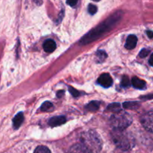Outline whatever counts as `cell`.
<instances>
[{
  "label": "cell",
  "instance_id": "2",
  "mask_svg": "<svg viewBox=\"0 0 153 153\" xmlns=\"http://www.w3.org/2000/svg\"><path fill=\"white\" fill-rule=\"evenodd\" d=\"M111 137L115 145L123 151L130 150L134 146V138L125 130L114 129Z\"/></svg>",
  "mask_w": 153,
  "mask_h": 153
},
{
  "label": "cell",
  "instance_id": "18",
  "mask_svg": "<svg viewBox=\"0 0 153 153\" xmlns=\"http://www.w3.org/2000/svg\"><path fill=\"white\" fill-rule=\"evenodd\" d=\"M97 59L99 60V61L100 62H102L103 61H105V59L106 58H107V54H106V52H105V51H98L97 53Z\"/></svg>",
  "mask_w": 153,
  "mask_h": 153
},
{
  "label": "cell",
  "instance_id": "21",
  "mask_svg": "<svg viewBox=\"0 0 153 153\" xmlns=\"http://www.w3.org/2000/svg\"><path fill=\"white\" fill-rule=\"evenodd\" d=\"M69 91H70V94H71L74 97H77L80 95V93H79L77 90L75 89V88H72V87H69Z\"/></svg>",
  "mask_w": 153,
  "mask_h": 153
},
{
  "label": "cell",
  "instance_id": "5",
  "mask_svg": "<svg viewBox=\"0 0 153 153\" xmlns=\"http://www.w3.org/2000/svg\"><path fill=\"white\" fill-rule=\"evenodd\" d=\"M140 122L145 129L153 133V110L149 111L142 115Z\"/></svg>",
  "mask_w": 153,
  "mask_h": 153
},
{
  "label": "cell",
  "instance_id": "11",
  "mask_svg": "<svg viewBox=\"0 0 153 153\" xmlns=\"http://www.w3.org/2000/svg\"><path fill=\"white\" fill-rule=\"evenodd\" d=\"M23 120H24L23 114H22V112H19V113H18L13 119V128H15V129L19 128V127H20V126L22 125Z\"/></svg>",
  "mask_w": 153,
  "mask_h": 153
},
{
  "label": "cell",
  "instance_id": "12",
  "mask_svg": "<svg viewBox=\"0 0 153 153\" xmlns=\"http://www.w3.org/2000/svg\"><path fill=\"white\" fill-rule=\"evenodd\" d=\"M131 84H132L133 87L137 89L143 90L146 88V82L145 81L142 80V79H139L137 77H133L131 79Z\"/></svg>",
  "mask_w": 153,
  "mask_h": 153
},
{
  "label": "cell",
  "instance_id": "28",
  "mask_svg": "<svg viewBox=\"0 0 153 153\" xmlns=\"http://www.w3.org/2000/svg\"><path fill=\"white\" fill-rule=\"evenodd\" d=\"M93 1H100V0H93Z\"/></svg>",
  "mask_w": 153,
  "mask_h": 153
},
{
  "label": "cell",
  "instance_id": "20",
  "mask_svg": "<svg viewBox=\"0 0 153 153\" xmlns=\"http://www.w3.org/2000/svg\"><path fill=\"white\" fill-rule=\"evenodd\" d=\"M88 12H89L91 15L95 14V13L97 12V7L93 4H90L89 5H88Z\"/></svg>",
  "mask_w": 153,
  "mask_h": 153
},
{
  "label": "cell",
  "instance_id": "8",
  "mask_svg": "<svg viewBox=\"0 0 153 153\" xmlns=\"http://www.w3.org/2000/svg\"><path fill=\"white\" fill-rule=\"evenodd\" d=\"M67 121L66 117L64 116H58L52 117L49 120V125L52 127L59 126L64 124Z\"/></svg>",
  "mask_w": 153,
  "mask_h": 153
},
{
  "label": "cell",
  "instance_id": "3",
  "mask_svg": "<svg viewBox=\"0 0 153 153\" xmlns=\"http://www.w3.org/2000/svg\"><path fill=\"white\" fill-rule=\"evenodd\" d=\"M110 123L113 129L125 130L132 123V117L126 112H117L111 117Z\"/></svg>",
  "mask_w": 153,
  "mask_h": 153
},
{
  "label": "cell",
  "instance_id": "22",
  "mask_svg": "<svg viewBox=\"0 0 153 153\" xmlns=\"http://www.w3.org/2000/svg\"><path fill=\"white\" fill-rule=\"evenodd\" d=\"M149 49H143L140 51V54H139V56H140V58H145V57H146L148 55H149Z\"/></svg>",
  "mask_w": 153,
  "mask_h": 153
},
{
  "label": "cell",
  "instance_id": "9",
  "mask_svg": "<svg viewBox=\"0 0 153 153\" xmlns=\"http://www.w3.org/2000/svg\"><path fill=\"white\" fill-rule=\"evenodd\" d=\"M137 43V38L134 34H131L127 37L125 46L127 49H133L135 48Z\"/></svg>",
  "mask_w": 153,
  "mask_h": 153
},
{
  "label": "cell",
  "instance_id": "6",
  "mask_svg": "<svg viewBox=\"0 0 153 153\" xmlns=\"http://www.w3.org/2000/svg\"><path fill=\"white\" fill-rule=\"evenodd\" d=\"M67 153H93V152L84 143H81L73 145Z\"/></svg>",
  "mask_w": 153,
  "mask_h": 153
},
{
  "label": "cell",
  "instance_id": "4",
  "mask_svg": "<svg viewBox=\"0 0 153 153\" xmlns=\"http://www.w3.org/2000/svg\"><path fill=\"white\" fill-rule=\"evenodd\" d=\"M82 143L88 146L93 152H100L102 149V141L98 134L94 131H88L82 134Z\"/></svg>",
  "mask_w": 153,
  "mask_h": 153
},
{
  "label": "cell",
  "instance_id": "7",
  "mask_svg": "<svg viewBox=\"0 0 153 153\" xmlns=\"http://www.w3.org/2000/svg\"><path fill=\"white\" fill-rule=\"evenodd\" d=\"M98 83L103 88H108L111 86L112 84H113V80H112V78L111 77L110 75L108 74V73H103L99 77Z\"/></svg>",
  "mask_w": 153,
  "mask_h": 153
},
{
  "label": "cell",
  "instance_id": "1",
  "mask_svg": "<svg viewBox=\"0 0 153 153\" xmlns=\"http://www.w3.org/2000/svg\"><path fill=\"white\" fill-rule=\"evenodd\" d=\"M122 16L123 12L120 11V10L114 13L110 17L108 18L105 21H104L102 23L100 24L98 26H97L94 29L91 30L83 38H82V40H80V44H88V43H91V42L100 38L101 36H102L105 33L108 32L119 22L120 19L122 18Z\"/></svg>",
  "mask_w": 153,
  "mask_h": 153
},
{
  "label": "cell",
  "instance_id": "13",
  "mask_svg": "<svg viewBox=\"0 0 153 153\" xmlns=\"http://www.w3.org/2000/svg\"><path fill=\"white\" fill-rule=\"evenodd\" d=\"M100 102L97 101H92L89 103V104L87 105L86 108L88 109L90 111H96L99 109L100 108Z\"/></svg>",
  "mask_w": 153,
  "mask_h": 153
},
{
  "label": "cell",
  "instance_id": "14",
  "mask_svg": "<svg viewBox=\"0 0 153 153\" xmlns=\"http://www.w3.org/2000/svg\"><path fill=\"white\" fill-rule=\"evenodd\" d=\"M123 108L126 109H136L137 108L139 107V103L137 102H124L123 104Z\"/></svg>",
  "mask_w": 153,
  "mask_h": 153
},
{
  "label": "cell",
  "instance_id": "10",
  "mask_svg": "<svg viewBox=\"0 0 153 153\" xmlns=\"http://www.w3.org/2000/svg\"><path fill=\"white\" fill-rule=\"evenodd\" d=\"M43 49L46 52H53L56 49V43L53 40H47L43 43Z\"/></svg>",
  "mask_w": 153,
  "mask_h": 153
},
{
  "label": "cell",
  "instance_id": "24",
  "mask_svg": "<svg viewBox=\"0 0 153 153\" xmlns=\"http://www.w3.org/2000/svg\"><path fill=\"white\" fill-rule=\"evenodd\" d=\"M146 34H147L148 37H149V38H153V31H146Z\"/></svg>",
  "mask_w": 153,
  "mask_h": 153
},
{
  "label": "cell",
  "instance_id": "26",
  "mask_svg": "<svg viewBox=\"0 0 153 153\" xmlns=\"http://www.w3.org/2000/svg\"><path fill=\"white\" fill-rule=\"evenodd\" d=\"M63 94H64V91H59V92H58L57 96H58V97H61L63 96Z\"/></svg>",
  "mask_w": 153,
  "mask_h": 153
},
{
  "label": "cell",
  "instance_id": "16",
  "mask_svg": "<svg viewBox=\"0 0 153 153\" xmlns=\"http://www.w3.org/2000/svg\"><path fill=\"white\" fill-rule=\"evenodd\" d=\"M34 153H52L50 149L46 146H39L34 150Z\"/></svg>",
  "mask_w": 153,
  "mask_h": 153
},
{
  "label": "cell",
  "instance_id": "25",
  "mask_svg": "<svg viewBox=\"0 0 153 153\" xmlns=\"http://www.w3.org/2000/svg\"><path fill=\"white\" fill-rule=\"evenodd\" d=\"M149 64L152 66V67H153V53L151 55L150 58H149Z\"/></svg>",
  "mask_w": 153,
  "mask_h": 153
},
{
  "label": "cell",
  "instance_id": "23",
  "mask_svg": "<svg viewBox=\"0 0 153 153\" xmlns=\"http://www.w3.org/2000/svg\"><path fill=\"white\" fill-rule=\"evenodd\" d=\"M79 0H67V3L71 7H74L77 4Z\"/></svg>",
  "mask_w": 153,
  "mask_h": 153
},
{
  "label": "cell",
  "instance_id": "15",
  "mask_svg": "<svg viewBox=\"0 0 153 153\" xmlns=\"http://www.w3.org/2000/svg\"><path fill=\"white\" fill-rule=\"evenodd\" d=\"M120 105L119 103H113V104L109 105L108 107V110L114 112V113L120 111Z\"/></svg>",
  "mask_w": 153,
  "mask_h": 153
},
{
  "label": "cell",
  "instance_id": "19",
  "mask_svg": "<svg viewBox=\"0 0 153 153\" xmlns=\"http://www.w3.org/2000/svg\"><path fill=\"white\" fill-rule=\"evenodd\" d=\"M131 81H130L129 78L128 76H125L123 77L122 80H121V85H122L123 88H127V87H129L131 85Z\"/></svg>",
  "mask_w": 153,
  "mask_h": 153
},
{
  "label": "cell",
  "instance_id": "17",
  "mask_svg": "<svg viewBox=\"0 0 153 153\" xmlns=\"http://www.w3.org/2000/svg\"><path fill=\"white\" fill-rule=\"evenodd\" d=\"M53 108V105L50 102H45L42 104L41 107H40V110L42 111H48L50 109H52Z\"/></svg>",
  "mask_w": 153,
  "mask_h": 153
},
{
  "label": "cell",
  "instance_id": "27",
  "mask_svg": "<svg viewBox=\"0 0 153 153\" xmlns=\"http://www.w3.org/2000/svg\"><path fill=\"white\" fill-rule=\"evenodd\" d=\"M143 99H146V100H151V99H153V94L152 95H149L147 96V97H143Z\"/></svg>",
  "mask_w": 153,
  "mask_h": 153
}]
</instances>
